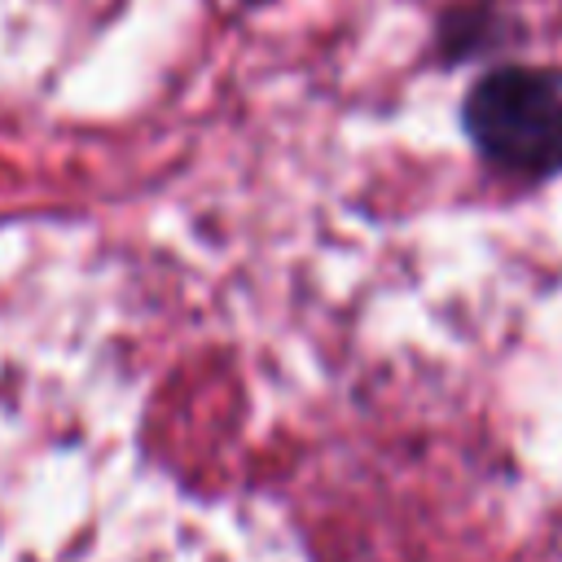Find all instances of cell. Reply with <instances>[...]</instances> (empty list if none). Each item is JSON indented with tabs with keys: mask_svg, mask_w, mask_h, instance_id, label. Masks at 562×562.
<instances>
[{
	"mask_svg": "<svg viewBox=\"0 0 562 562\" xmlns=\"http://www.w3.org/2000/svg\"><path fill=\"white\" fill-rule=\"evenodd\" d=\"M465 132L483 158L518 176L562 167V75L505 66L483 75L465 97Z\"/></svg>",
	"mask_w": 562,
	"mask_h": 562,
	"instance_id": "6da1fadb",
	"label": "cell"
}]
</instances>
